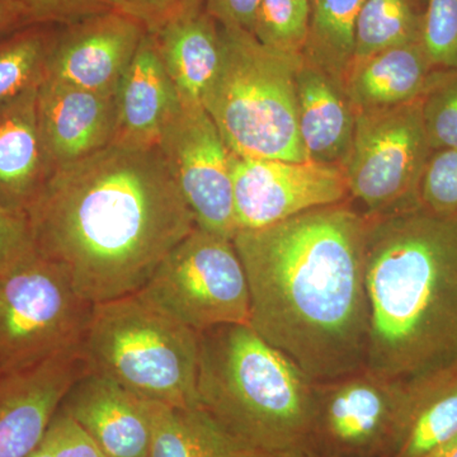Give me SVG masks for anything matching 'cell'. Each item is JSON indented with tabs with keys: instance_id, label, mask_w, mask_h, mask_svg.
Here are the masks:
<instances>
[{
	"instance_id": "obj_1",
	"label": "cell",
	"mask_w": 457,
	"mask_h": 457,
	"mask_svg": "<svg viewBox=\"0 0 457 457\" xmlns=\"http://www.w3.org/2000/svg\"><path fill=\"white\" fill-rule=\"evenodd\" d=\"M26 216L36 253L93 305L137 294L197 227L159 147L117 144L54 170Z\"/></svg>"
},
{
	"instance_id": "obj_2",
	"label": "cell",
	"mask_w": 457,
	"mask_h": 457,
	"mask_svg": "<svg viewBox=\"0 0 457 457\" xmlns=\"http://www.w3.org/2000/svg\"><path fill=\"white\" fill-rule=\"evenodd\" d=\"M366 228L350 198L233 237L251 294L249 326L315 383L368 363Z\"/></svg>"
},
{
	"instance_id": "obj_3",
	"label": "cell",
	"mask_w": 457,
	"mask_h": 457,
	"mask_svg": "<svg viewBox=\"0 0 457 457\" xmlns=\"http://www.w3.org/2000/svg\"><path fill=\"white\" fill-rule=\"evenodd\" d=\"M366 219V368L407 383L457 368V216Z\"/></svg>"
},
{
	"instance_id": "obj_4",
	"label": "cell",
	"mask_w": 457,
	"mask_h": 457,
	"mask_svg": "<svg viewBox=\"0 0 457 457\" xmlns=\"http://www.w3.org/2000/svg\"><path fill=\"white\" fill-rule=\"evenodd\" d=\"M200 407L252 449L302 457L308 446L315 381L248 324L198 333Z\"/></svg>"
},
{
	"instance_id": "obj_5",
	"label": "cell",
	"mask_w": 457,
	"mask_h": 457,
	"mask_svg": "<svg viewBox=\"0 0 457 457\" xmlns=\"http://www.w3.org/2000/svg\"><path fill=\"white\" fill-rule=\"evenodd\" d=\"M222 60L203 101L233 154L305 162L297 111L303 55L279 53L251 32L221 26Z\"/></svg>"
},
{
	"instance_id": "obj_6",
	"label": "cell",
	"mask_w": 457,
	"mask_h": 457,
	"mask_svg": "<svg viewBox=\"0 0 457 457\" xmlns=\"http://www.w3.org/2000/svg\"><path fill=\"white\" fill-rule=\"evenodd\" d=\"M80 348L88 371L106 376L141 399L200 407L198 333L137 294L95 303Z\"/></svg>"
},
{
	"instance_id": "obj_7",
	"label": "cell",
	"mask_w": 457,
	"mask_h": 457,
	"mask_svg": "<svg viewBox=\"0 0 457 457\" xmlns=\"http://www.w3.org/2000/svg\"><path fill=\"white\" fill-rule=\"evenodd\" d=\"M182 326L204 332L251 323V294L233 239L195 228L137 293Z\"/></svg>"
},
{
	"instance_id": "obj_8",
	"label": "cell",
	"mask_w": 457,
	"mask_h": 457,
	"mask_svg": "<svg viewBox=\"0 0 457 457\" xmlns=\"http://www.w3.org/2000/svg\"><path fill=\"white\" fill-rule=\"evenodd\" d=\"M92 308L40 254L0 276V375L80 347Z\"/></svg>"
},
{
	"instance_id": "obj_9",
	"label": "cell",
	"mask_w": 457,
	"mask_h": 457,
	"mask_svg": "<svg viewBox=\"0 0 457 457\" xmlns=\"http://www.w3.org/2000/svg\"><path fill=\"white\" fill-rule=\"evenodd\" d=\"M432 154L422 97L357 112L353 139L341 163L352 203L368 218L420 206V183Z\"/></svg>"
},
{
	"instance_id": "obj_10",
	"label": "cell",
	"mask_w": 457,
	"mask_h": 457,
	"mask_svg": "<svg viewBox=\"0 0 457 457\" xmlns=\"http://www.w3.org/2000/svg\"><path fill=\"white\" fill-rule=\"evenodd\" d=\"M408 400L407 381L368 368L315 383L303 455L395 457L407 426Z\"/></svg>"
},
{
	"instance_id": "obj_11",
	"label": "cell",
	"mask_w": 457,
	"mask_h": 457,
	"mask_svg": "<svg viewBox=\"0 0 457 457\" xmlns=\"http://www.w3.org/2000/svg\"><path fill=\"white\" fill-rule=\"evenodd\" d=\"M158 147L197 227L233 239V153L204 106L182 104Z\"/></svg>"
},
{
	"instance_id": "obj_12",
	"label": "cell",
	"mask_w": 457,
	"mask_h": 457,
	"mask_svg": "<svg viewBox=\"0 0 457 457\" xmlns=\"http://www.w3.org/2000/svg\"><path fill=\"white\" fill-rule=\"evenodd\" d=\"M231 171L237 231L270 227L309 210L350 200L339 164L233 154Z\"/></svg>"
},
{
	"instance_id": "obj_13",
	"label": "cell",
	"mask_w": 457,
	"mask_h": 457,
	"mask_svg": "<svg viewBox=\"0 0 457 457\" xmlns=\"http://www.w3.org/2000/svg\"><path fill=\"white\" fill-rule=\"evenodd\" d=\"M146 33L137 18L119 9L56 27L45 77L116 93Z\"/></svg>"
},
{
	"instance_id": "obj_14",
	"label": "cell",
	"mask_w": 457,
	"mask_h": 457,
	"mask_svg": "<svg viewBox=\"0 0 457 457\" xmlns=\"http://www.w3.org/2000/svg\"><path fill=\"white\" fill-rule=\"evenodd\" d=\"M87 369L82 348L0 375V457H29L46 437L62 399Z\"/></svg>"
},
{
	"instance_id": "obj_15",
	"label": "cell",
	"mask_w": 457,
	"mask_h": 457,
	"mask_svg": "<svg viewBox=\"0 0 457 457\" xmlns=\"http://www.w3.org/2000/svg\"><path fill=\"white\" fill-rule=\"evenodd\" d=\"M37 111L53 171L112 144L116 93L80 88L45 77L37 90Z\"/></svg>"
},
{
	"instance_id": "obj_16",
	"label": "cell",
	"mask_w": 457,
	"mask_h": 457,
	"mask_svg": "<svg viewBox=\"0 0 457 457\" xmlns=\"http://www.w3.org/2000/svg\"><path fill=\"white\" fill-rule=\"evenodd\" d=\"M60 411L89 436L104 457H149L150 402L106 376L87 371L66 393Z\"/></svg>"
},
{
	"instance_id": "obj_17",
	"label": "cell",
	"mask_w": 457,
	"mask_h": 457,
	"mask_svg": "<svg viewBox=\"0 0 457 457\" xmlns=\"http://www.w3.org/2000/svg\"><path fill=\"white\" fill-rule=\"evenodd\" d=\"M117 121L112 144L158 146L180 106L154 37L146 33L116 92Z\"/></svg>"
},
{
	"instance_id": "obj_18",
	"label": "cell",
	"mask_w": 457,
	"mask_h": 457,
	"mask_svg": "<svg viewBox=\"0 0 457 457\" xmlns=\"http://www.w3.org/2000/svg\"><path fill=\"white\" fill-rule=\"evenodd\" d=\"M38 87L0 104V206L22 215L53 174L38 122Z\"/></svg>"
},
{
	"instance_id": "obj_19",
	"label": "cell",
	"mask_w": 457,
	"mask_h": 457,
	"mask_svg": "<svg viewBox=\"0 0 457 457\" xmlns=\"http://www.w3.org/2000/svg\"><path fill=\"white\" fill-rule=\"evenodd\" d=\"M296 96L306 159L341 165L353 139L357 116L345 87L303 57L296 71Z\"/></svg>"
},
{
	"instance_id": "obj_20",
	"label": "cell",
	"mask_w": 457,
	"mask_h": 457,
	"mask_svg": "<svg viewBox=\"0 0 457 457\" xmlns=\"http://www.w3.org/2000/svg\"><path fill=\"white\" fill-rule=\"evenodd\" d=\"M150 35L154 37L180 104L203 106L204 95L221 65L220 23L204 9Z\"/></svg>"
},
{
	"instance_id": "obj_21",
	"label": "cell",
	"mask_w": 457,
	"mask_h": 457,
	"mask_svg": "<svg viewBox=\"0 0 457 457\" xmlns=\"http://www.w3.org/2000/svg\"><path fill=\"white\" fill-rule=\"evenodd\" d=\"M433 71L420 40L409 42L351 64L343 87L356 112L395 107L422 97Z\"/></svg>"
},
{
	"instance_id": "obj_22",
	"label": "cell",
	"mask_w": 457,
	"mask_h": 457,
	"mask_svg": "<svg viewBox=\"0 0 457 457\" xmlns=\"http://www.w3.org/2000/svg\"><path fill=\"white\" fill-rule=\"evenodd\" d=\"M149 457H275L237 440L204 408L150 402Z\"/></svg>"
},
{
	"instance_id": "obj_23",
	"label": "cell",
	"mask_w": 457,
	"mask_h": 457,
	"mask_svg": "<svg viewBox=\"0 0 457 457\" xmlns=\"http://www.w3.org/2000/svg\"><path fill=\"white\" fill-rule=\"evenodd\" d=\"M457 437V368L409 383L407 426L395 457H423Z\"/></svg>"
},
{
	"instance_id": "obj_24",
	"label": "cell",
	"mask_w": 457,
	"mask_h": 457,
	"mask_svg": "<svg viewBox=\"0 0 457 457\" xmlns=\"http://www.w3.org/2000/svg\"><path fill=\"white\" fill-rule=\"evenodd\" d=\"M365 0H311L303 57L343 84L354 56V35Z\"/></svg>"
},
{
	"instance_id": "obj_25",
	"label": "cell",
	"mask_w": 457,
	"mask_h": 457,
	"mask_svg": "<svg viewBox=\"0 0 457 457\" xmlns=\"http://www.w3.org/2000/svg\"><path fill=\"white\" fill-rule=\"evenodd\" d=\"M422 8L417 0H365L354 35L352 64L380 51L420 40Z\"/></svg>"
},
{
	"instance_id": "obj_26",
	"label": "cell",
	"mask_w": 457,
	"mask_h": 457,
	"mask_svg": "<svg viewBox=\"0 0 457 457\" xmlns=\"http://www.w3.org/2000/svg\"><path fill=\"white\" fill-rule=\"evenodd\" d=\"M55 31L33 25L0 41V104L40 86Z\"/></svg>"
},
{
	"instance_id": "obj_27",
	"label": "cell",
	"mask_w": 457,
	"mask_h": 457,
	"mask_svg": "<svg viewBox=\"0 0 457 457\" xmlns=\"http://www.w3.org/2000/svg\"><path fill=\"white\" fill-rule=\"evenodd\" d=\"M309 18L311 0H261L252 35L270 49L303 55Z\"/></svg>"
},
{
	"instance_id": "obj_28",
	"label": "cell",
	"mask_w": 457,
	"mask_h": 457,
	"mask_svg": "<svg viewBox=\"0 0 457 457\" xmlns=\"http://www.w3.org/2000/svg\"><path fill=\"white\" fill-rule=\"evenodd\" d=\"M427 139L433 152L457 149V69H435L422 95Z\"/></svg>"
},
{
	"instance_id": "obj_29",
	"label": "cell",
	"mask_w": 457,
	"mask_h": 457,
	"mask_svg": "<svg viewBox=\"0 0 457 457\" xmlns=\"http://www.w3.org/2000/svg\"><path fill=\"white\" fill-rule=\"evenodd\" d=\"M420 44L435 69H457V0H426Z\"/></svg>"
},
{
	"instance_id": "obj_30",
	"label": "cell",
	"mask_w": 457,
	"mask_h": 457,
	"mask_svg": "<svg viewBox=\"0 0 457 457\" xmlns=\"http://www.w3.org/2000/svg\"><path fill=\"white\" fill-rule=\"evenodd\" d=\"M420 198L429 212L457 216V149L433 152L420 183Z\"/></svg>"
},
{
	"instance_id": "obj_31",
	"label": "cell",
	"mask_w": 457,
	"mask_h": 457,
	"mask_svg": "<svg viewBox=\"0 0 457 457\" xmlns=\"http://www.w3.org/2000/svg\"><path fill=\"white\" fill-rule=\"evenodd\" d=\"M31 25L68 26L119 9V0H13Z\"/></svg>"
},
{
	"instance_id": "obj_32",
	"label": "cell",
	"mask_w": 457,
	"mask_h": 457,
	"mask_svg": "<svg viewBox=\"0 0 457 457\" xmlns=\"http://www.w3.org/2000/svg\"><path fill=\"white\" fill-rule=\"evenodd\" d=\"M35 254L27 216L0 206V276Z\"/></svg>"
},
{
	"instance_id": "obj_33",
	"label": "cell",
	"mask_w": 457,
	"mask_h": 457,
	"mask_svg": "<svg viewBox=\"0 0 457 457\" xmlns=\"http://www.w3.org/2000/svg\"><path fill=\"white\" fill-rule=\"evenodd\" d=\"M120 11L137 18L149 33L204 11V0H119Z\"/></svg>"
},
{
	"instance_id": "obj_34",
	"label": "cell",
	"mask_w": 457,
	"mask_h": 457,
	"mask_svg": "<svg viewBox=\"0 0 457 457\" xmlns=\"http://www.w3.org/2000/svg\"><path fill=\"white\" fill-rule=\"evenodd\" d=\"M46 438L53 457H104L89 436L60 408Z\"/></svg>"
},
{
	"instance_id": "obj_35",
	"label": "cell",
	"mask_w": 457,
	"mask_h": 457,
	"mask_svg": "<svg viewBox=\"0 0 457 457\" xmlns=\"http://www.w3.org/2000/svg\"><path fill=\"white\" fill-rule=\"evenodd\" d=\"M261 0H204V12L225 27L253 32Z\"/></svg>"
},
{
	"instance_id": "obj_36",
	"label": "cell",
	"mask_w": 457,
	"mask_h": 457,
	"mask_svg": "<svg viewBox=\"0 0 457 457\" xmlns=\"http://www.w3.org/2000/svg\"><path fill=\"white\" fill-rule=\"evenodd\" d=\"M29 26H32L29 18L16 2L0 0V41Z\"/></svg>"
},
{
	"instance_id": "obj_37",
	"label": "cell",
	"mask_w": 457,
	"mask_h": 457,
	"mask_svg": "<svg viewBox=\"0 0 457 457\" xmlns=\"http://www.w3.org/2000/svg\"><path fill=\"white\" fill-rule=\"evenodd\" d=\"M423 457H457V437Z\"/></svg>"
},
{
	"instance_id": "obj_38",
	"label": "cell",
	"mask_w": 457,
	"mask_h": 457,
	"mask_svg": "<svg viewBox=\"0 0 457 457\" xmlns=\"http://www.w3.org/2000/svg\"><path fill=\"white\" fill-rule=\"evenodd\" d=\"M29 457H53V453H51L50 444L47 441V438L45 437V440L42 441L40 447L35 451Z\"/></svg>"
},
{
	"instance_id": "obj_39",
	"label": "cell",
	"mask_w": 457,
	"mask_h": 457,
	"mask_svg": "<svg viewBox=\"0 0 457 457\" xmlns=\"http://www.w3.org/2000/svg\"><path fill=\"white\" fill-rule=\"evenodd\" d=\"M418 4H420V7L423 9V5H425L426 0H417Z\"/></svg>"
},
{
	"instance_id": "obj_40",
	"label": "cell",
	"mask_w": 457,
	"mask_h": 457,
	"mask_svg": "<svg viewBox=\"0 0 457 457\" xmlns=\"http://www.w3.org/2000/svg\"><path fill=\"white\" fill-rule=\"evenodd\" d=\"M302 457H317V456H312V455H303Z\"/></svg>"
}]
</instances>
